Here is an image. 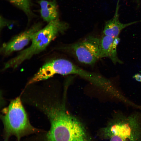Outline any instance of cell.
<instances>
[{
  "label": "cell",
  "mask_w": 141,
  "mask_h": 141,
  "mask_svg": "<svg viewBox=\"0 0 141 141\" xmlns=\"http://www.w3.org/2000/svg\"><path fill=\"white\" fill-rule=\"evenodd\" d=\"M44 107L51 123L45 141H91L82 124L62 106Z\"/></svg>",
  "instance_id": "obj_1"
},
{
  "label": "cell",
  "mask_w": 141,
  "mask_h": 141,
  "mask_svg": "<svg viewBox=\"0 0 141 141\" xmlns=\"http://www.w3.org/2000/svg\"><path fill=\"white\" fill-rule=\"evenodd\" d=\"M101 132L109 141H141V111L127 114L115 110Z\"/></svg>",
  "instance_id": "obj_2"
},
{
  "label": "cell",
  "mask_w": 141,
  "mask_h": 141,
  "mask_svg": "<svg viewBox=\"0 0 141 141\" xmlns=\"http://www.w3.org/2000/svg\"><path fill=\"white\" fill-rule=\"evenodd\" d=\"M68 27L67 23L58 19L48 22L45 27L34 34L31 40V45L7 62L3 69L16 68L25 61L42 52L59 33L65 31Z\"/></svg>",
  "instance_id": "obj_3"
},
{
  "label": "cell",
  "mask_w": 141,
  "mask_h": 141,
  "mask_svg": "<svg viewBox=\"0 0 141 141\" xmlns=\"http://www.w3.org/2000/svg\"><path fill=\"white\" fill-rule=\"evenodd\" d=\"M2 119L3 141H8L12 136H15L17 141H20L24 136L42 131L30 124L19 97L10 102Z\"/></svg>",
  "instance_id": "obj_4"
},
{
  "label": "cell",
  "mask_w": 141,
  "mask_h": 141,
  "mask_svg": "<svg viewBox=\"0 0 141 141\" xmlns=\"http://www.w3.org/2000/svg\"><path fill=\"white\" fill-rule=\"evenodd\" d=\"M41 71L43 77L46 79L56 74L77 75L102 89L106 86L108 81L107 79L102 76L84 70L64 59H56L46 63L42 66Z\"/></svg>",
  "instance_id": "obj_5"
},
{
  "label": "cell",
  "mask_w": 141,
  "mask_h": 141,
  "mask_svg": "<svg viewBox=\"0 0 141 141\" xmlns=\"http://www.w3.org/2000/svg\"><path fill=\"white\" fill-rule=\"evenodd\" d=\"M100 41L98 38L89 36L81 41L72 44L70 48L80 62L92 65L100 58Z\"/></svg>",
  "instance_id": "obj_6"
},
{
  "label": "cell",
  "mask_w": 141,
  "mask_h": 141,
  "mask_svg": "<svg viewBox=\"0 0 141 141\" xmlns=\"http://www.w3.org/2000/svg\"><path fill=\"white\" fill-rule=\"evenodd\" d=\"M41 28V25L37 24L29 29L14 37L10 41L3 44L1 48L3 54L7 55L14 51L22 49L27 45L34 34Z\"/></svg>",
  "instance_id": "obj_7"
},
{
  "label": "cell",
  "mask_w": 141,
  "mask_h": 141,
  "mask_svg": "<svg viewBox=\"0 0 141 141\" xmlns=\"http://www.w3.org/2000/svg\"><path fill=\"white\" fill-rule=\"evenodd\" d=\"M120 39L119 37L114 38L104 35L100 39L99 45L100 58L108 57L114 64L123 62L118 58L117 46Z\"/></svg>",
  "instance_id": "obj_8"
},
{
  "label": "cell",
  "mask_w": 141,
  "mask_h": 141,
  "mask_svg": "<svg viewBox=\"0 0 141 141\" xmlns=\"http://www.w3.org/2000/svg\"><path fill=\"white\" fill-rule=\"evenodd\" d=\"M119 0H118L114 15L112 19L106 22L103 31L104 35L114 38L118 37L121 31L124 28L139 21H136L126 24L121 22L119 20Z\"/></svg>",
  "instance_id": "obj_9"
},
{
  "label": "cell",
  "mask_w": 141,
  "mask_h": 141,
  "mask_svg": "<svg viewBox=\"0 0 141 141\" xmlns=\"http://www.w3.org/2000/svg\"><path fill=\"white\" fill-rule=\"evenodd\" d=\"M39 3L40 7V14L44 21L49 22L57 19L58 8L54 1L41 0Z\"/></svg>",
  "instance_id": "obj_10"
},
{
  "label": "cell",
  "mask_w": 141,
  "mask_h": 141,
  "mask_svg": "<svg viewBox=\"0 0 141 141\" xmlns=\"http://www.w3.org/2000/svg\"><path fill=\"white\" fill-rule=\"evenodd\" d=\"M11 2L20 8L26 14L30 13V4L29 0H10Z\"/></svg>",
  "instance_id": "obj_11"
},
{
  "label": "cell",
  "mask_w": 141,
  "mask_h": 141,
  "mask_svg": "<svg viewBox=\"0 0 141 141\" xmlns=\"http://www.w3.org/2000/svg\"><path fill=\"white\" fill-rule=\"evenodd\" d=\"M133 78L137 81L141 83V74L139 73H136L133 76Z\"/></svg>",
  "instance_id": "obj_12"
}]
</instances>
